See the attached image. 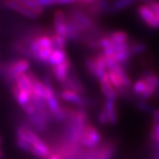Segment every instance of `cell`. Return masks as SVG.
<instances>
[{
  "mask_svg": "<svg viewBox=\"0 0 159 159\" xmlns=\"http://www.w3.org/2000/svg\"><path fill=\"white\" fill-rule=\"evenodd\" d=\"M151 139L155 143L156 148L159 152V109L154 110L153 113H152Z\"/></svg>",
  "mask_w": 159,
  "mask_h": 159,
  "instance_id": "16",
  "label": "cell"
},
{
  "mask_svg": "<svg viewBox=\"0 0 159 159\" xmlns=\"http://www.w3.org/2000/svg\"><path fill=\"white\" fill-rule=\"evenodd\" d=\"M61 98L66 102H71L76 104L78 106H83L85 105V100L83 97L80 96V94L75 92V91L68 90V89H64L60 94Z\"/></svg>",
  "mask_w": 159,
  "mask_h": 159,
  "instance_id": "14",
  "label": "cell"
},
{
  "mask_svg": "<svg viewBox=\"0 0 159 159\" xmlns=\"http://www.w3.org/2000/svg\"><path fill=\"white\" fill-rule=\"evenodd\" d=\"M30 122L32 123V125L39 131H43L46 127V123H47V119L43 117L41 114H39L37 111L33 115L29 116Z\"/></svg>",
  "mask_w": 159,
  "mask_h": 159,
  "instance_id": "21",
  "label": "cell"
},
{
  "mask_svg": "<svg viewBox=\"0 0 159 159\" xmlns=\"http://www.w3.org/2000/svg\"><path fill=\"white\" fill-rule=\"evenodd\" d=\"M15 85L19 89L23 91H26L28 94L32 95V81L29 77V74H25L23 75H20L15 80Z\"/></svg>",
  "mask_w": 159,
  "mask_h": 159,
  "instance_id": "18",
  "label": "cell"
},
{
  "mask_svg": "<svg viewBox=\"0 0 159 159\" xmlns=\"http://www.w3.org/2000/svg\"><path fill=\"white\" fill-rule=\"evenodd\" d=\"M138 14L142 21L148 27L154 29H159V20L155 11L151 9V7L148 4H143L138 7Z\"/></svg>",
  "mask_w": 159,
  "mask_h": 159,
  "instance_id": "4",
  "label": "cell"
},
{
  "mask_svg": "<svg viewBox=\"0 0 159 159\" xmlns=\"http://www.w3.org/2000/svg\"><path fill=\"white\" fill-rule=\"evenodd\" d=\"M20 2H21V4H22L23 6H26L31 11H33L37 16H40L43 13V8L37 3V1L26 0V1H20Z\"/></svg>",
  "mask_w": 159,
  "mask_h": 159,
  "instance_id": "26",
  "label": "cell"
},
{
  "mask_svg": "<svg viewBox=\"0 0 159 159\" xmlns=\"http://www.w3.org/2000/svg\"><path fill=\"white\" fill-rule=\"evenodd\" d=\"M143 79L148 84V89L146 91L145 95L143 96L142 99L148 100L156 94V91L159 88V77L154 73H148L144 75Z\"/></svg>",
  "mask_w": 159,
  "mask_h": 159,
  "instance_id": "6",
  "label": "cell"
},
{
  "mask_svg": "<svg viewBox=\"0 0 159 159\" xmlns=\"http://www.w3.org/2000/svg\"><path fill=\"white\" fill-rule=\"evenodd\" d=\"M54 27L56 34L67 39V20L61 10H57L54 12Z\"/></svg>",
  "mask_w": 159,
  "mask_h": 159,
  "instance_id": "5",
  "label": "cell"
},
{
  "mask_svg": "<svg viewBox=\"0 0 159 159\" xmlns=\"http://www.w3.org/2000/svg\"><path fill=\"white\" fill-rule=\"evenodd\" d=\"M132 89L136 96H139L142 98L148 89V84L145 81V80L143 78H141V79H138L134 81V83L132 85Z\"/></svg>",
  "mask_w": 159,
  "mask_h": 159,
  "instance_id": "22",
  "label": "cell"
},
{
  "mask_svg": "<svg viewBox=\"0 0 159 159\" xmlns=\"http://www.w3.org/2000/svg\"><path fill=\"white\" fill-rule=\"evenodd\" d=\"M5 4L8 8H10L13 11H17L19 13L26 16V17L30 18V19H36L38 17L35 13L29 10L26 6H23L20 1H7Z\"/></svg>",
  "mask_w": 159,
  "mask_h": 159,
  "instance_id": "13",
  "label": "cell"
},
{
  "mask_svg": "<svg viewBox=\"0 0 159 159\" xmlns=\"http://www.w3.org/2000/svg\"><path fill=\"white\" fill-rule=\"evenodd\" d=\"M71 69V61L67 59L62 64L58 65L57 66L53 67V74L55 75L56 79L59 82H65V80L68 78L69 71Z\"/></svg>",
  "mask_w": 159,
  "mask_h": 159,
  "instance_id": "12",
  "label": "cell"
},
{
  "mask_svg": "<svg viewBox=\"0 0 159 159\" xmlns=\"http://www.w3.org/2000/svg\"><path fill=\"white\" fill-rule=\"evenodd\" d=\"M115 148L111 144H107L102 148L89 154L86 159H111L114 155Z\"/></svg>",
  "mask_w": 159,
  "mask_h": 159,
  "instance_id": "11",
  "label": "cell"
},
{
  "mask_svg": "<svg viewBox=\"0 0 159 159\" xmlns=\"http://www.w3.org/2000/svg\"><path fill=\"white\" fill-rule=\"evenodd\" d=\"M57 2V5H71V4H74V1H64V0H61V1H56Z\"/></svg>",
  "mask_w": 159,
  "mask_h": 159,
  "instance_id": "35",
  "label": "cell"
},
{
  "mask_svg": "<svg viewBox=\"0 0 159 159\" xmlns=\"http://www.w3.org/2000/svg\"><path fill=\"white\" fill-rule=\"evenodd\" d=\"M102 110L107 115L109 124L115 125L119 120V114H118V110L116 107V101L111 100V99H105Z\"/></svg>",
  "mask_w": 159,
  "mask_h": 159,
  "instance_id": "10",
  "label": "cell"
},
{
  "mask_svg": "<svg viewBox=\"0 0 159 159\" xmlns=\"http://www.w3.org/2000/svg\"><path fill=\"white\" fill-rule=\"evenodd\" d=\"M109 38L114 44H122L128 43V34L125 31H114L109 35Z\"/></svg>",
  "mask_w": 159,
  "mask_h": 159,
  "instance_id": "23",
  "label": "cell"
},
{
  "mask_svg": "<svg viewBox=\"0 0 159 159\" xmlns=\"http://www.w3.org/2000/svg\"><path fill=\"white\" fill-rule=\"evenodd\" d=\"M107 76H108V79L110 80V82H111V84L113 86L114 89L118 92L123 91L125 89V87L123 86L119 77L118 76V74H116L115 72L111 71V70H108L107 71Z\"/></svg>",
  "mask_w": 159,
  "mask_h": 159,
  "instance_id": "24",
  "label": "cell"
},
{
  "mask_svg": "<svg viewBox=\"0 0 159 159\" xmlns=\"http://www.w3.org/2000/svg\"><path fill=\"white\" fill-rule=\"evenodd\" d=\"M112 42L111 41V39L109 37H102L101 39L99 40L98 42V45L102 48V50H105V49H109L112 46Z\"/></svg>",
  "mask_w": 159,
  "mask_h": 159,
  "instance_id": "30",
  "label": "cell"
},
{
  "mask_svg": "<svg viewBox=\"0 0 159 159\" xmlns=\"http://www.w3.org/2000/svg\"><path fill=\"white\" fill-rule=\"evenodd\" d=\"M66 40L62 36L55 34L51 37L52 41V47L55 50H65L66 46Z\"/></svg>",
  "mask_w": 159,
  "mask_h": 159,
  "instance_id": "27",
  "label": "cell"
},
{
  "mask_svg": "<svg viewBox=\"0 0 159 159\" xmlns=\"http://www.w3.org/2000/svg\"><path fill=\"white\" fill-rule=\"evenodd\" d=\"M1 155H2V152H1V150H0V157H1Z\"/></svg>",
  "mask_w": 159,
  "mask_h": 159,
  "instance_id": "37",
  "label": "cell"
},
{
  "mask_svg": "<svg viewBox=\"0 0 159 159\" xmlns=\"http://www.w3.org/2000/svg\"><path fill=\"white\" fill-rule=\"evenodd\" d=\"M48 159H62L60 157V156H58L57 154H51V156L48 157Z\"/></svg>",
  "mask_w": 159,
  "mask_h": 159,
  "instance_id": "36",
  "label": "cell"
},
{
  "mask_svg": "<svg viewBox=\"0 0 159 159\" xmlns=\"http://www.w3.org/2000/svg\"><path fill=\"white\" fill-rule=\"evenodd\" d=\"M11 91H12V94H13V97H15L17 102L22 107L24 108L26 105H28L29 102H31V97H30V95L28 94L26 91L20 90L19 89L15 84H13L12 87H11Z\"/></svg>",
  "mask_w": 159,
  "mask_h": 159,
  "instance_id": "17",
  "label": "cell"
},
{
  "mask_svg": "<svg viewBox=\"0 0 159 159\" xmlns=\"http://www.w3.org/2000/svg\"><path fill=\"white\" fill-rule=\"evenodd\" d=\"M111 71H113L115 72L116 74H118V76L119 77V79L121 80V82H122V84L123 86L125 87V89L126 88H128V87H130L131 86V79L130 77H129V75L126 74V72L125 71V69L124 67L121 66V65H119V64H116L115 66H114L111 69Z\"/></svg>",
  "mask_w": 159,
  "mask_h": 159,
  "instance_id": "20",
  "label": "cell"
},
{
  "mask_svg": "<svg viewBox=\"0 0 159 159\" xmlns=\"http://www.w3.org/2000/svg\"><path fill=\"white\" fill-rule=\"evenodd\" d=\"M24 111H26V113H28L29 116H31V115H33L36 112V108H35V106H34V104L32 102H30L28 104V105H26L25 107H24Z\"/></svg>",
  "mask_w": 159,
  "mask_h": 159,
  "instance_id": "31",
  "label": "cell"
},
{
  "mask_svg": "<svg viewBox=\"0 0 159 159\" xmlns=\"http://www.w3.org/2000/svg\"><path fill=\"white\" fill-rule=\"evenodd\" d=\"M37 3H38L43 8H45V7H49V6H51L57 5V2L54 1V0H40V1H37Z\"/></svg>",
  "mask_w": 159,
  "mask_h": 159,
  "instance_id": "34",
  "label": "cell"
},
{
  "mask_svg": "<svg viewBox=\"0 0 159 159\" xmlns=\"http://www.w3.org/2000/svg\"><path fill=\"white\" fill-rule=\"evenodd\" d=\"M146 45L142 43H135L130 45V52L132 56L134 55H140L146 51Z\"/></svg>",
  "mask_w": 159,
  "mask_h": 159,
  "instance_id": "29",
  "label": "cell"
},
{
  "mask_svg": "<svg viewBox=\"0 0 159 159\" xmlns=\"http://www.w3.org/2000/svg\"><path fill=\"white\" fill-rule=\"evenodd\" d=\"M133 3H134V2H133L132 0H121V1H117V2L114 3L111 8V10L113 11H122V10H124V9L128 8Z\"/></svg>",
  "mask_w": 159,
  "mask_h": 159,
  "instance_id": "28",
  "label": "cell"
},
{
  "mask_svg": "<svg viewBox=\"0 0 159 159\" xmlns=\"http://www.w3.org/2000/svg\"><path fill=\"white\" fill-rule=\"evenodd\" d=\"M101 140V134L97 130V127L92 125H87L80 135V142L86 148L94 149L99 145Z\"/></svg>",
  "mask_w": 159,
  "mask_h": 159,
  "instance_id": "1",
  "label": "cell"
},
{
  "mask_svg": "<svg viewBox=\"0 0 159 159\" xmlns=\"http://www.w3.org/2000/svg\"><path fill=\"white\" fill-rule=\"evenodd\" d=\"M86 66H87V68L89 69V71L94 76H96L98 80L103 78L107 74L108 69H107L102 55L88 58L86 61Z\"/></svg>",
  "mask_w": 159,
  "mask_h": 159,
  "instance_id": "2",
  "label": "cell"
},
{
  "mask_svg": "<svg viewBox=\"0 0 159 159\" xmlns=\"http://www.w3.org/2000/svg\"><path fill=\"white\" fill-rule=\"evenodd\" d=\"M0 143H1V138H0Z\"/></svg>",
  "mask_w": 159,
  "mask_h": 159,
  "instance_id": "38",
  "label": "cell"
},
{
  "mask_svg": "<svg viewBox=\"0 0 159 159\" xmlns=\"http://www.w3.org/2000/svg\"><path fill=\"white\" fill-rule=\"evenodd\" d=\"M67 59L68 58L66 56V53L64 50H55L54 49L47 63L54 67V66H57L58 65L62 64L63 62H65Z\"/></svg>",
  "mask_w": 159,
  "mask_h": 159,
  "instance_id": "19",
  "label": "cell"
},
{
  "mask_svg": "<svg viewBox=\"0 0 159 159\" xmlns=\"http://www.w3.org/2000/svg\"><path fill=\"white\" fill-rule=\"evenodd\" d=\"M98 121H99V123L102 124V125H107V124H109L107 115H106V113L103 111L102 109V111H100L99 115H98Z\"/></svg>",
  "mask_w": 159,
  "mask_h": 159,
  "instance_id": "32",
  "label": "cell"
},
{
  "mask_svg": "<svg viewBox=\"0 0 159 159\" xmlns=\"http://www.w3.org/2000/svg\"><path fill=\"white\" fill-rule=\"evenodd\" d=\"M75 24L79 27L81 30L86 29H93L94 23L91 20V19L89 16H87L83 11L80 10H74L72 12V18Z\"/></svg>",
  "mask_w": 159,
  "mask_h": 159,
  "instance_id": "8",
  "label": "cell"
},
{
  "mask_svg": "<svg viewBox=\"0 0 159 159\" xmlns=\"http://www.w3.org/2000/svg\"><path fill=\"white\" fill-rule=\"evenodd\" d=\"M147 4L155 11V13H156V15H157V17L159 20V2H157V1H150V2H148Z\"/></svg>",
  "mask_w": 159,
  "mask_h": 159,
  "instance_id": "33",
  "label": "cell"
},
{
  "mask_svg": "<svg viewBox=\"0 0 159 159\" xmlns=\"http://www.w3.org/2000/svg\"><path fill=\"white\" fill-rule=\"evenodd\" d=\"M30 67V63L27 59H18L11 64H9L6 67V76L9 80H14L20 75L25 74L29 71Z\"/></svg>",
  "mask_w": 159,
  "mask_h": 159,
  "instance_id": "3",
  "label": "cell"
},
{
  "mask_svg": "<svg viewBox=\"0 0 159 159\" xmlns=\"http://www.w3.org/2000/svg\"><path fill=\"white\" fill-rule=\"evenodd\" d=\"M29 48L30 52L34 55L35 52H37L42 49H46V48H53L52 47V41L51 37L47 36V35H41L36 37L35 39L30 42L29 45L27 46Z\"/></svg>",
  "mask_w": 159,
  "mask_h": 159,
  "instance_id": "7",
  "label": "cell"
},
{
  "mask_svg": "<svg viewBox=\"0 0 159 159\" xmlns=\"http://www.w3.org/2000/svg\"><path fill=\"white\" fill-rule=\"evenodd\" d=\"M53 48H46V49H42L37 52H35L33 57L38 60L40 62H48L49 58L51 57V53L53 51Z\"/></svg>",
  "mask_w": 159,
  "mask_h": 159,
  "instance_id": "25",
  "label": "cell"
},
{
  "mask_svg": "<svg viewBox=\"0 0 159 159\" xmlns=\"http://www.w3.org/2000/svg\"><path fill=\"white\" fill-rule=\"evenodd\" d=\"M31 153L41 158H48L51 155L50 148L42 139L32 146Z\"/></svg>",
  "mask_w": 159,
  "mask_h": 159,
  "instance_id": "15",
  "label": "cell"
},
{
  "mask_svg": "<svg viewBox=\"0 0 159 159\" xmlns=\"http://www.w3.org/2000/svg\"><path fill=\"white\" fill-rule=\"evenodd\" d=\"M99 82H100V89H101V91H102L104 97L106 99H111V100L116 101V99L119 97V92L114 89L113 86L111 84L107 74L103 78L99 80Z\"/></svg>",
  "mask_w": 159,
  "mask_h": 159,
  "instance_id": "9",
  "label": "cell"
}]
</instances>
